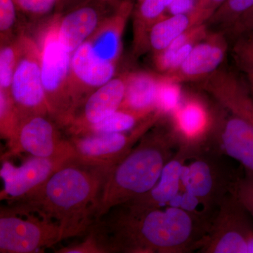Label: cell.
I'll list each match as a JSON object with an SVG mask.
<instances>
[{
  "label": "cell",
  "instance_id": "obj_23",
  "mask_svg": "<svg viewBox=\"0 0 253 253\" xmlns=\"http://www.w3.org/2000/svg\"><path fill=\"white\" fill-rule=\"evenodd\" d=\"M151 116H146L140 113L119 109L99 123L81 128L71 136L130 131Z\"/></svg>",
  "mask_w": 253,
  "mask_h": 253
},
{
  "label": "cell",
  "instance_id": "obj_18",
  "mask_svg": "<svg viewBox=\"0 0 253 253\" xmlns=\"http://www.w3.org/2000/svg\"><path fill=\"white\" fill-rule=\"evenodd\" d=\"M203 87L229 112L253 123V98L251 89L239 76L217 70L205 78Z\"/></svg>",
  "mask_w": 253,
  "mask_h": 253
},
{
  "label": "cell",
  "instance_id": "obj_28",
  "mask_svg": "<svg viewBox=\"0 0 253 253\" xmlns=\"http://www.w3.org/2000/svg\"><path fill=\"white\" fill-rule=\"evenodd\" d=\"M231 55L239 71L253 81V31L244 33L234 39Z\"/></svg>",
  "mask_w": 253,
  "mask_h": 253
},
{
  "label": "cell",
  "instance_id": "obj_38",
  "mask_svg": "<svg viewBox=\"0 0 253 253\" xmlns=\"http://www.w3.org/2000/svg\"><path fill=\"white\" fill-rule=\"evenodd\" d=\"M250 89H251V94H252L253 98V81H249Z\"/></svg>",
  "mask_w": 253,
  "mask_h": 253
},
{
  "label": "cell",
  "instance_id": "obj_36",
  "mask_svg": "<svg viewBox=\"0 0 253 253\" xmlns=\"http://www.w3.org/2000/svg\"><path fill=\"white\" fill-rule=\"evenodd\" d=\"M196 0H172L167 11L168 16L189 14L194 9Z\"/></svg>",
  "mask_w": 253,
  "mask_h": 253
},
{
  "label": "cell",
  "instance_id": "obj_27",
  "mask_svg": "<svg viewBox=\"0 0 253 253\" xmlns=\"http://www.w3.org/2000/svg\"><path fill=\"white\" fill-rule=\"evenodd\" d=\"M21 38L18 41L1 44L0 51V90L9 92L11 82L20 54Z\"/></svg>",
  "mask_w": 253,
  "mask_h": 253
},
{
  "label": "cell",
  "instance_id": "obj_13",
  "mask_svg": "<svg viewBox=\"0 0 253 253\" xmlns=\"http://www.w3.org/2000/svg\"><path fill=\"white\" fill-rule=\"evenodd\" d=\"M170 127L179 146L196 151L206 149L211 141L216 121L204 101L196 96L183 99L177 109L169 116Z\"/></svg>",
  "mask_w": 253,
  "mask_h": 253
},
{
  "label": "cell",
  "instance_id": "obj_16",
  "mask_svg": "<svg viewBox=\"0 0 253 253\" xmlns=\"http://www.w3.org/2000/svg\"><path fill=\"white\" fill-rule=\"evenodd\" d=\"M197 153L187 146H179L175 154L163 168L162 174L153 189L122 206L132 211H143L169 206L181 191V175L184 165Z\"/></svg>",
  "mask_w": 253,
  "mask_h": 253
},
{
  "label": "cell",
  "instance_id": "obj_8",
  "mask_svg": "<svg viewBox=\"0 0 253 253\" xmlns=\"http://www.w3.org/2000/svg\"><path fill=\"white\" fill-rule=\"evenodd\" d=\"M21 49L9 94L18 122L36 115H49L41 70L39 46L27 37H21Z\"/></svg>",
  "mask_w": 253,
  "mask_h": 253
},
{
  "label": "cell",
  "instance_id": "obj_19",
  "mask_svg": "<svg viewBox=\"0 0 253 253\" xmlns=\"http://www.w3.org/2000/svg\"><path fill=\"white\" fill-rule=\"evenodd\" d=\"M106 19L91 6L75 10L56 20L59 41L67 51L73 54Z\"/></svg>",
  "mask_w": 253,
  "mask_h": 253
},
{
  "label": "cell",
  "instance_id": "obj_10",
  "mask_svg": "<svg viewBox=\"0 0 253 253\" xmlns=\"http://www.w3.org/2000/svg\"><path fill=\"white\" fill-rule=\"evenodd\" d=\"M253 219L231 194L223 200L211 221L199 253H247L253 235Z\"/></svg>",
  "mask_w": 253,
  "mask_h": 253
},
{
  "label": "cell",
  "instance_id": "obj_12",
  "mask_svg": "<svg viewBox=\"0 0 253 253\" xmlns=\"http://www.w3.org/2000/svg\"><path fill=\"white\" fill-rule=\"evenodd\" d=\"M73 154L56 157L32 156L19 167L9 159L1 160L0 176L4 183L1 199L9 201L22 197L39 187L65 163L73 159Z\"/></svg>",
  "mask_w": 253,
  "mask_h": 253
},
{
  "label": "cell",
  "instance_id": "obj_5",
  "mask_svg": "<svg viewBox=\"0 0 253 253\" xmlns=\"http://www.w3.org/2000/svg\"><path fill=\"white\" fill-rule=\"evenodd\" d=\"M220 153L203 149L184 165L181 189L192 196L205 214L213 216L237 179L220 158Z\"/></svg>",
  "mask_w": 253,
  "mask_h": 253
},
{
  "label": "cell",
  "instance_id": "obj_6",
  "mask_svg": "<svg viewBox=\"0 0 253 253\" xmlns=\"http://www.w3.org/2000/svg\"><path fill=\"white\" fill-rule=\"evenodd\" d=\"M162 118L156 111L130 131L70 136L74 152L73 160L94 167H114Z\"/></svg>",
  "mask_w": 253,
  "mask_h": 253
},
{
  "label": "cell",
  "instance_id": "obj_32",
  "mask_svg": "<svg viewBox=\"0 0 253 253\" xmlns=\"http://www.w3.org/2000/svg\"><path fill=\"white\" fill-rule=\"evenodd\" d=\"M16 21V12L13 0H0V32L1 41L8 36Z\"/></svg>",
  "mask_w": 253,
  "mask_h": 253
},
{
  "label": "cell",
  "instance_id": "obj_35",
  "mask_svg": "<svg viewBox=\"0 0 253 253\" xmlns=\"http://www.w3.org/2000/svg\"><path fill=\"white\" fill-rule=\"evenodd\" d=\"M253 31V6L244 15L236 21L235 24L228 31L225 32L226 35H230L233 39L238 36Z\"/></svg>",
  "mask_w": 253,
  "mask_h": 253
},
{
  "label": "cell",
  "instance_id": "obj_30",
  "mask_svg": "<svg viewBox=\"0 0 253 253\" xmlns=\"http://www.w3.org/2000/svg\"><path fill=\"white\" fill-rule=\"evenodd\" d=\"M231 194L235 196L253 220V176L247 174L238 176Z\"/></svg>",
  "mask_w": 253,
  "mask_h": 253
},
{
  "label": "cell",
  "instance_id": "obj_7",
  "mask_svg": "<svg viewBox=\"0 0 253 253\" xmlns=\"http://www.w3.org/2000/svg\"><path fill=\"white\" fill-rule=\"evenodd\" d=\"M56 223L9 207L0 212V253H31L63 241Z\"/></svg>",
  "mask_w": 253,
  "mask_h": 253
},
{
  "label": "cell",
  "instance_id": "obj_9",
  "mask_svg": "<svg viewBox=\"0 0 253 253\" xmlns=\"http://www.w3.org/2000/svg\"><path fill=\"white\" fill-rule=\"evenodd\" d=\"M130 11V5H124L73 52L76 59L104 79H112L116 73L122 51L123 32Z\"/></svg>",
  "mask_w": 253,
  "mask_h": 253
},
{
  "label": "cell",
  "instance_id": "obj_26",
  "mask_svg": "<svg viewBox=\"0 0 253 253\" xmlns=\"http://www.w3.org/2000/svg\"><path fill=\"white\" fill-rule=\"evenodd\" d=\"M180 84L161 74L156 99V111L163 118L170 116L181 104L183 96Z\"/></svg>",
  "mask_w": 253,
  "mask_h": 253
},
{
  "label": "cell",
  "instance_id": "obj_34",
  "mask_svg": "<svg viewBox=\"0 0 253 253\" xmlns=\"http://www.w3.org/2000/svg\"><path fill=\"white\" fill-rule=\"evenodd\" d=\"M18 6L33 14H44L52 9L56 0H16Z\"/></svg>",
  "mask_w": 253,
  "mask_h": 253
},
{
  "label": "cell",
  "instance_id": "obj_17",
  "mask_svg": "<svg viewBox=\"0 0 253 253\" xmlns=\"http://www.w3.org/2000/svg\"><path fill=\"white\" fill-rule=\"evenodd\" d=\"M212 138L216 151L235 160L253 176V123L230 113L216 122Z\"/></svg>",
  "mask_w": 253,
  "mask_h": 253
},
{
  "label": "cell",
  "instance_id": "obj_25",
  "mask_svg": "<svg viewBox=\"0 0 253 253\" xmlns=\"http://www.w3.org/2000/svg\"><path fill=\"white\" fill-rule=\"evenodd\" d=\"M253 6V0H226L208 20V26L226 32Z\"/></svg>",
  "mask_w": 253,
  "mask_h": 253
},
{
  "label": "cell",
  "instance_id": "obj_11",
  "mask_svg": "<svg viewBox=\"0 0 253 253\" xmlns=\"http://www.w3.org/2000/svg\"><path fill=\"white\" fill-rule=\"evenodd\" d=\"M59 128L48 115H36L21 120L7 142L9 149L1 160L21 153L42 158L74 154L69 139L61 138Z\"/></svg>",
  "mask_w": 253,
  "mask_h": 253
},
{
  "label": "cell",
  "instance_id": "obj_24",
  "mask_svg": "<svg viewBox=\"0 0 253 253\" xmlns=\"http://www.w3.org/2000/svg\"><path fill=\"white\" fill-rule=\"evenodd\" d=\"M172 0H143L134 21V43L137 49L147 46L148 35L151 28L166 17Z\"/></svg>",
  "mask_w": 253,
  "mask_h": 253
},
{
  "label": "cell",
  "instance_id": "obj_33",
  "mask_svg": "<svg viewBox=\"0 0 253 253\" xmlns=\"http://www.w3.org/2000/svg\"><path fill=\"white\" fill-rule=\"evenodd\" d=\"M89 235L84 241L75 245L63 248L56 251L59 253H105L97 239L92 232L89 231Z\"/></svg>",
  "mask_w": 253,
  "mask_h": 253
},
{
  "label": "cell",
  "instance_id": "obj_31",
  "mask_svg": "<svg viewBox=\"0 0 253 253\" xmlns=\"http://www.w3.org/2000/svg\"><path fill=\"white\" fill-rule=\"evenodd\" d=\"M226 0H196L194 9L189 14L194 26L206 23Z\"/></svg>",
  "mask_w": 253,
  "mask_h": 253
},
{
  "label": "cell",
  "instance_id": "obj_4",
  "mask_svg": "<svg viewBox=\"0 0 253 253\" xmlns=\"http://www.w3.org/2000/svg\"><path fill=\"white\" fill-rule=\"evenodd\" d=\"M40 49L42 78L49 115L59 128L64 129L74 111L71 91L73 54L59 41L56 20L44 33Z\"/></svg>",
  "mask_w": 253,
  "mask_h": 253
},
{
  "label": "cell",
  "instance_id": "obj_22",
  "mask_svg": "<svg viewBox=\"0 0 253 253\" xmlns=\"http://www.w3.org/2000/svg\"><path fill=\"white\" fill-rule=\"evenodd\" d=\"M192 18L189 14L166 16L160 20L150 30L147 38V46L154 54L167 48L178 37L194 27Z\"/></svg>",
  "mask_w": 253,
  "mask_h": 253
},
{
  "label": "cell",
  "instance_id": "obj_3",
  "mask_svg": "<svg viewBox=\"0 0 253 253\" xmlns=\"http://www.w3.org/2000/svg\"><path fill=\"white\" fill-rule=\"evenodd\" d=\"M154 126L111 169L101 192L96 221L113 208L149 192L177 151L179 142L171 127Z\"/></svg>",
  "mask_w": 253,
  "mask_h": 253
},
{
  "label": "cell",
  "instance_id": "obj_1",
  "mask_svg": "<svg viewBox=\"0 0 253 253\" xmlns=\"http://www.w3.org/2000/svg\"><path fill=\"white\" fill-rule=\"evenodd\" d=\"M91 227L106 253H185L199 251L212 217L176 206L132 211L118 206Z\"/></svg>",
  "mask_w": 253,
  "mask_h": 253
},
{
  "label": "cell",
  "instance_id": "obj_15",
  "mask_svg": "<svg viewBox=\"0 0 253 253\" xmlns=\"http://www.w3.org/2000/svg\"><path fill=\"white\" fill-rule=\"evenodd\" d=\"M126 75L113 78L91 93L73 112L64 128L69 136L111 116L121 107L126 94Z\"/></svg>",
  "mask_w": 253,
  "mask_h": 253
},
{
  "label": "cell",
  "instance_id": "obj_29",
  "mask_svg": "<svg viewBox=\"0 0 253 253\" xmlns=\"http://www.w3.org/2000/svg\"><path fill=\"white\" fill-rule=\"evenodd\" d=\"M18 119L9 92L0 90V131L1 137L9 141L12 137Z\"/></svg>",
  "mask_w": 253,
  "mask_h": 253
},
{
  "label": "cell",
  "instance_id": "obj_2",
  "mask_svg": "<svg viewBox=\"0 0 253 253\" xmlns=\"http://www.w3.org/2000/svg\"><path fill=\"white\" fill-rule=\"evenodd\" d=\"M113 168L86 166L71 159L39 187L7 201L8 206L59 224L63 240L81 236L96 222L103 187Z\"/></svg>",
  "mask_w": 253,
  "mask_h": 253
},
{
  "label": "cell",
  "instance_id": "obj_37",
  "mask_svg": "<svg viewBox=\"0 0 253 253\" xmlns=\"http://www.w3.org/2000/svg\"><path fill=\"white\" fill-rule=\"evenodd\" d=\"M247 253H253V235L250 238L248 241Z\"/></svg>",
  "mask_w": 253,
  "mask_h": 253
},
{
  "label": "cell",
  "instance_id": "obj_20",
  "mask_svg": "<svg viewBox=\"0 0 253 253\" xmlns=\"http://www.w3.org/2000/svg\"><path fill=\"white\" fill-rule=\"evenodd\" d=\"M161 74L136 71L126 75V94L120 109L149 116L156 112Z\"/></svg>",
  "mask_w": 253,
  "mask_h": 253
},
{
  "label": "cell",
  "instance_id": "obj_21",
  "mask_svg": "<svg viewBox=\"0 0 253 253\" xmlns=\"http://www.w3.org/2000/svg\"><path fill=\"white\" fill-rule=\"evenodd\" d=\"M207 23L189 28L166 49L154 54V64L160 74H168L182 64L196 44L209 33Z\"/></svg>",
  "mask_w": 253,
  "mask_h": 253
},
{
  "label": "cell",
  "instance_id": "obj_14",
  "mask_svg": "<svg viewBox=\"0 0 253 253\" xmlns=\"http://www.w3.org/2000/svg\"><path fill=\"white\" fill-rule=\"evenodd\" d=\"M224 32L210 31L196 44L177 69L163 74L176 83L205 79L215 72L225 59L228 44Z\"/></svg>",
  "mask_w": 253,
  "mask_h": 253
}]
</instances>
